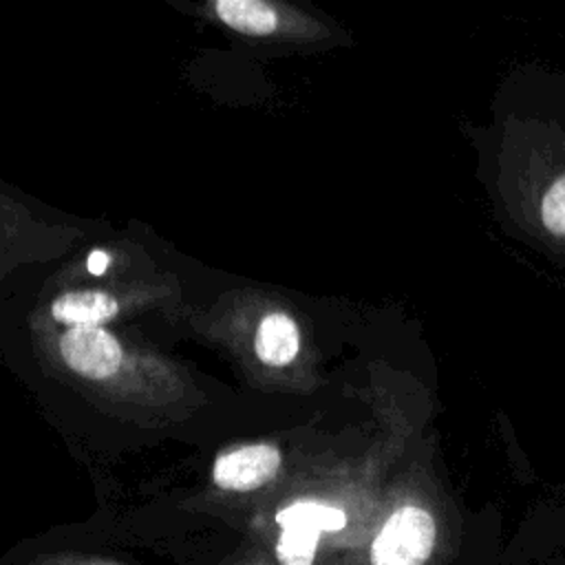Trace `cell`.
Here are the masks:
<instances>
[{"instance_id": "6da1fadb", "label": "cell", "mask_w": 565, "mask_h": 565, "mask_svg": "<svg viewBox=\"0 0 565 565\" xmlns=\"http://www.w3.org/2000/svg\"><path fill=\"white\" fill-rule=\"evenodd\" d=\"M280 527L276 541V558L280 565H313L320 536L324 532H338L347 525L344 510L302 499L276 514Z\"/></svg>"}, {"instance_id": "7a4b0ae2", "label": "cell", "mask_w": 565, "mask_h": 565, "mask_svg": "<svg viewBox=\"0 0 565 565\" xmlns=\"http://www.w3.org/2000/svg\"><path fill=\"white\" fill-rule=\"evenodd\" d=\"M437 541V523L426 508H395L371 543V565H424Z\"/></svg>"}, {"instance_id": "3957f363", "label": "cell", "mask_w": 565, "mask_h": 565, "mask_svg": "<svg viewBox=\"0 0 565 565\" xmlns=\"http://www.w3.org/2000/svg\"><path fill=\"white\" fill-rule=\"evenodd\" d=\"M64 362L79 375L102 380L113 375L121 360L119 342L99 327H73L60 340Z\"/></svg>"}, {"instance_id": "277c9868", "label": "cell", "mask_w": 565, "mask_h": 565, "mask_svg": "<svg viewBox=\"0 0 565 565\" xmlns=\"http://www.w3.org/2000/svg\"><path fill=\"white\" fill-rule=\"evenodd\" d=\"M280 452L269 444H252L216 457L212 479L218 488L232 492H249L276 477Z\"/></svg>"}, {"instance_id": "5b68a950", "label": "cell", "mask_w": 565, "mask_h": 565, "mask_svg": "<svg viewBox=\"0 0 565 565\" xmlns=\"http://www.w3.org/2000/svg\"><path fill=\"white\" fill-rule=\"evenodd\" d=\"M117 300L104 291H66L51 305V313L57 322L73 327H99L115 318Z\"/></svg>"}, {"instance_id": "8992f818", "label": "cell", "mask_w": 565, "mask_h": 565, "mask_svg": "<svg viewBox=\"0 0 565 565\" xmlns=\"http://www.w3.org/2000/svg\"><path fill=\"white\" fill-rule=\"evenodd\" d=\"M256 355L271 366L289 364L300 347V333L296 322L285 313H269L260 320L256 331Z\"/></svg>"}, {"instance_id": "52a82bcc", "label": "cell", "mask_w": 565, "mask_h": 565, "mask_svg": "<svg viewBox=\"0 0 565 565\" xmlns=\"http://www.w3.org/2000/svg\"><path fill=\"white\" fill-rule=\"evenodd\" d=\"M216 15L232 29L249 35H267L276 29V13L260 0H218Z\"/></svg>"}, {"instance_id": "ba28073f", "label": "cell", "mask_w": 565, "mask_h": 565, "mask_svg": "<svg viewBox=\"0 0 565 565\" xmlns=\"http://www.w3.org/2000/svg\"><path fill=\"white\" fill-rule=\"evenodd\" d=\"M541 218L552 234L565 236V174L556 179L545 192L541 203Z\"/></svg>"}, {"instance_id": "9c48e42d", "label": "cell", "mask_w": 565, "mask_h": 565, "mask_svg": "<svg viewBox=\"0 0 565 565\" xmlns=\"http://www.w3.org/2000/svg\"><path fill=\"white\" fill-rule=\"evenodd\" d=\"M108 265H110V256H108V252L95 249V252H90V254H88L86 267H88V271H90V274L99 276V274H104V271L108 269Z\"/></svg>"}, {"instance_id": "30bf717a", "label": "cell", "mask_w": 565, "mask_h": 565, "mask_svg": "<svg viewBox=\"0 0 565 565\" xmlns=\"http://www.w3.org/2000/svg\"><path fill=\"white\" fill-rule=\"evenodd\" d=\"M93 565H115V563H93Z\"/></svg>"}]
</instances>
